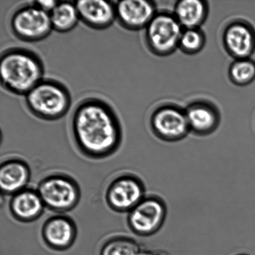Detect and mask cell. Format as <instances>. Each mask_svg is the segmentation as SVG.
<instances>
[{
    "label": "cell",
    "mask_w": 255,
    "mask_h": 255,
    "mask_svg": "<svg viewBox=\"0 0 255 255\" xmlns=\"http://www.w3.org/2000/svg\"><path fill=\"white\" fill-rule=\"evenodd\" d=\"M45 243L56 251L68 249L76 238V226L71 219L57 216L47 220L42 231Z\"/></svg>",
    "instance_id": "5bb4252c"
},
{
    "label": "cell",
    "mask_w": 255,
    "mask_h": 255,
    "mask_svg": "<svg viewBox=\"0 0 255 255\" xmlns=\"http://www.w3.org/2000/svg\"><path fill=\"white\" fill-rule=\"evenodd\" d=\"M45 206L38 192L24 189L12 196L9 209L15 219L22 222L34 221L41 216Z\"/></svg>",
    "instance_id": "9a60e30c"
},
{
    "label": "cell",
    "mask_w": 255,
    "mask_h": 255,
    "mask_svg": "<svg viewBox=\"0 0 255 255\" xmlns=\"http://www.w3.org/2000/svg\"><path fill=\"white\" fill-rule=\"evenodd\" d=\"M225 49L235 59L251 58L255 51V30L244 19H234L225 27L222 34Z\"/></svg>",
    "instance_id": "30bf717a"
},
{
    "label": "cell",
    "mask_w": 255,
    "mask_h": 255,
    "mask_svg": "<svg viewBox=\"0 0 255 255\" xmlns=\"http://www.w3.org/2000/svg\"><path fill=\"white\" fill-rule=\"evenodd\" d=\"M30 179V169L19 159L4 161L0 167V186L2 193L14 195L25 189Z\"/></svg>",
    "instance_id": "2e32d148"
},
{
    "label": "cell",
    "mask_w": 255,
    "mask_h": 255,
    "mask_svg": "<svg viewBox=\"0 0 255 255\" xmlns=\"http://www.w3.org/2000/svg\"><path fill=\"white\" fill-rule=\"evenodd\" d=\"M249 255L246 254H236V255Z\"/></svg>",
    "instance_id": "603a6c76"
},
{
    "label": "cell",
    "mask_w": 255,
    "mask_h": 255,
    "mask_svg": "<svg viewBox=\"0 0 255 255\" xmlns=\"http://www.w3.org/2000/svg\"><path fill=\"white\" fill-rule=\"evenodd\" d=\"M71 127L77 146L92 158L108 156L121 144L122 129L116 112L108 102L97 97H88L77 105Z\"/></svg>",
    "instance_id": "6da1fadb"
},
{
    "label": "cell",
    "mask_w": 255,
    "mask_h": 255,
    "mask_svg": "<svg viewBox=\"0 0 255 255\" xmlns=\"http://www.w3.org/2000/svg\"><path fill=\"white\" fill-rule=\"evenodd\" d=\"M58 1H52V0H47V1H33V3L39 7L40 9L43 10L47 13H51L54 7L57 6Z\"/></svg>",
    "instance_id": "7402d4cb"
},
{
    "label": "cell",
    "mask_w": 255,
    "mask_h": 255,
    "mask_svg": "<svg viewBox=\"0 0 255 255\" xmlns=\"http://www.w3.org/2000/svg\"><path fill=\"white\" fill-rule=\"evenodd\" d=\"M37 191L45 207L52 211L64 213L73 209L80 200L78 185L64 175H52L42 180Z\"/></svg>",
    "instance_id": "52a82bcc"
},
{
    "label": "cell",
    "mask_w": 255,
    "mask_h": 255,
    "mask_svg": "<svg viewBox=\"0 0 255 255\" xmlns=\"http://www.w3.org/2000/svg\"><path fill=\"white\" fill-rule=\"evenodd\" d=\"M206 42V35L201 28L184 29L180 38L179 49L186 54H196L203 49Z\"/></svg>",
    "instance_id": "44dd1931"
},
{
    "label": "cell",
    "mask_w": 255,
    "mask_h": 255,
    "mask_svg": "<svg viewBox=\"0 0 255 255\" xmlns=\"http://www.w3.org/2000/svg\"><path fill=\"white\" fill-rule=\"evenodd\" d=\"M183 29L173 13L157 12L145 28L144 39L147 48L157 56L173 54L179 48Z\"/></svg>",
    "instance_id": "277c9868"
},
{
    "label": "cell",
    "mask_w": 255,
    "mask_h": 255,
    "mask_svg": "<svg viewBox=\"0 0 255 255\" xmlns=\"http://www.w3.org/2000/svg\"><path fill=\"white\" fill-rule=\"evenodd\" d=\"M80 21L90 28L104 30L116 20V4L104 0H80L74 2Z\"/></svg>",
    "instance_id": "4fadbf2b"
},
{
    "label": "cell",
    "mask_w": 255,
    "mask_h": 255,
    "mask_svg": "<svg viewBox=\"0 0 255 255\" xmlns=\"http://www.w3.org/2000/svg\"><path fill=\"white\" fill-rule=\"evenodd\" d=\"M229 77L236 86H248L255 79V62L251 58L235 59L230 66Z\"/></svg>",
    "instance_id": "d6986e66"
},
{
    "label": "cell",
    "mask_w": 255,
    "mask_h": 255,
    "mask_svg": "<svg viewBox=\"0 0 255 255\" xmlns=\"http://www.w3.org/2000/svg\"><path fill=\"white\" fill-rule=\"evenodd\" d=\"M116 20L128 31L145 29L157 14L154 2L149 0H123L116 3Z\"/></svg>",
    "instance_id": "8fae6325"
},
{
    "label": "cell",
    "mask_w": 255,
    "mask_h": 255,
    "mask_svg": "<svg viewBox=\"0 0 255 255\" xmlns=\"http://www.w3.org/2000/svg\"><path fill=\"white\" fill-rule=\"evenodd\" d=\"M9 27L14 36L25 42L42 41L53 30L50 14L33 2L19 7L12 12Z\"/></svg>",
    "instance_id": "5b68a950"
},
{
    "label": "cell",
    "mask_w": 255,
    "mask_h": 255,
    "mask_svg": "<svg viewBox=\"0 0 255 255\" xmlns=\"http://www.w3.org/2000/svg\"><path fill=\"white\" fill-rule=\"evenodd\" d=\"M208 2L203 0H181L175 4L173 14L184 29L200 28L208 16Z\"/></svg>",
    "instance_id": "e0dca14e"
},
{
    "label": "cell",
    "mask_w": 255,
    "mask_h": 255,
    "mask_svg": "<svg viewBox=\"0 0 255 255\" xmlns=\"http://www.w3.org/2000/svg\"><path fill=\"white\" fill-rule=\"evenodd\" d=\"M141 250L137 242L127 237L110 240L101 250V255H141Z\"/></svg>",
    "instance_id": "ffe728a7"
},
{
    "label": "cell",
    "mask_w": 255,
    "mask_h": 255,
    "mask_svg": "<svg viewBox=\"0 0 255 255\" xmlns=\"http://www.w3.org/2000/svg\"><path fill=\"white\" fill-rule=\"evenodd\" d=\"M149 124L155 136L165 142L181 141L191 132L185 109L176 105L157 107L150 117Z\"/></svg>",
    "instance_id": "ba28073f"
},
{
    "label": "cell",
    "mask_w": 255,
    "mask_h": 255,
    "mask_svg": "<svg viewBox=\"0 0 255 255\" xmlns=\"http://www.w3.org/2000/svg\"><path fill=\"white\" fill-rule=\"evenodd\" d=\"M190 131L206 136L216 131L221 123V114L212 102L199 100L191 102L185 109Z\"/></svg>",
    "instance_id": "7c38bea8"
},
{
    "label": "cell",
    "mask_w": 255,
    "mask_h": 255,
    "mask_svg": "<svg viewBox=\"0 0 255 255\" xmlns=\"http://www.w3.org/2000/svg\"><path fill=\"white\" fill-rule=\"evenodd\" d=\"M43 62L38 55L22 47H11L2 52L0 79L6 91L26 96L44 79Z\"/></svg>",
    "instance_id": "7a4b0ae2"
},
{
    "label": "cell",
    "mask_w": 255,
    "mask_h": 255,
    "mask_svg": "<svg viewBox=\"0 0 255 255\" xmlns=\"http://www.w3.org/2000/svg\"><path fill=\"white\" fill-rule=\"evenodd\" d=\"M69 89L57 80L43 79L25 96L30 113L46 121H57L68 113L71 106Z\"/></svg>",
    "instance_id": "3957f363"
},
{
    "label": "cell",
    "mask_w": 255,
    "mask_h": 255,
    "mask_svg": "<svg viewBox=\"0 0 255 255\" xmlns=\"http://www.w3.org/2000/svg\"><path fill=\"white\" fill-rule=\"evenodd\" d=\"M167 214V205L161 196L157 194L146 195L129 212L128 224L137 236L150 237L161 229Z\"/></svg>",
    "instance_id": "8992f818"
},
{
    "label": "cell",
    "mask_w": 255,
    "mask_h": 255,
    "mask_svg": "<svg viewBox=\"0 0 255 255\" xmlns=\"http://www.w3.org/2000/svg\"><path fill=\"white\" fill-rule=\"evenodd\" d=\"M146 196L144 182L133 174H124L117 177L107 189V203L112 209L119 212H130Z\"/></svg>",
    "instance_id": "9c48e42d"
},
{
    "label": "cell",
    "mask_w": 255,
    "mask_h": 255,
    "mask_svg": "<svg viewBox=\"0 0 255 255\" xmlns=\"http://www.w3.org/2000/svg\"><path fill=\"white\" fill-rule=\"evenodd\" d=\"M50 14L52 29L61 33L74 29L80 21L74 2L59 1Z\"/></svg>",
    "instance_id": "ac0fdd59"
}]
</instances>
